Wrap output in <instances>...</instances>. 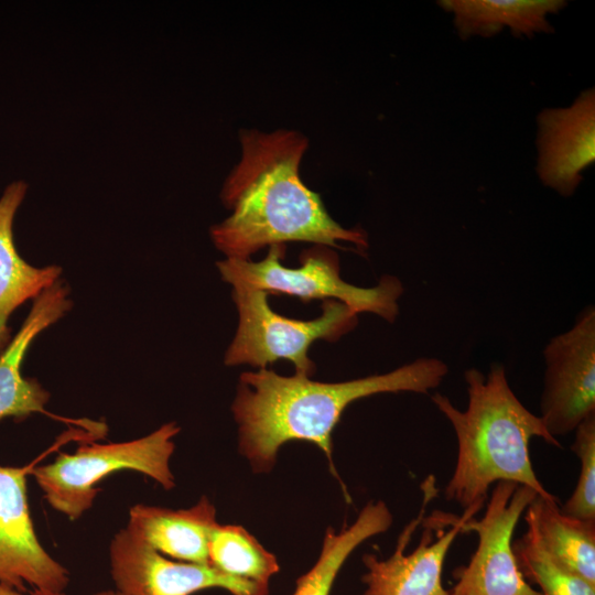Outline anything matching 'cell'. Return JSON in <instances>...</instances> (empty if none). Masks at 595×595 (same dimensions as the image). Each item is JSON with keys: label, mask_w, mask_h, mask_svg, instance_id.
Listing matches in <instances>:
<instances>
[{"label": "cell", "mask_w": 595, "mask_h": 595, "mask_svg": "<svg viewBox=\"0 0 595 595\" xmlns=\"http://www.w3.org/2000/svg\"><path fill=\"white\" fill-rule=\"evenodd\" d=\"M241 155L227 175L220 198L231 214L209 228L214 246L228 259L248 260L264 247L303 241L368 248L367 232L344 228L328 214L318 193L301 178L309 139L294 129H241Z\"/></svg>", "instance_id": "obj_1"}, {"label": "cell", "mask_w": 595, "mask_h": 595, "mask_svg": "<svg viewBox=\"0 0 595 595\" xmlns=\"http://www.w3.org/2000/svg\"><path fill=\"white\" fill-rule=\"evenodd\" d=\"M448 372L437 358L422 357L390 372L342 382L281 376L268 368L241 372L231 411L239 451L257 473L269 472L286 442L306 441L325 453L332 472V433L354 401L386 392L429 393Z\"/></svg>", "instance_id": "obj_2"}, {"label": "cell", "mask_w": 595, "mask_h": 595, "mask_svg": "<svg viewBox=\"0 0 595 595\" xmlns=\"http://www.w3.org/2000/svg\"><path fill=\"white\" fill-rule=\"evenodd\" d=\"M468 403L457 409L441 393L432 402L452 424L457 456L445 486L447 501L466 509L486 502L488 489L498 482L528 486L539 496L556 499L538 479L530 457V441L541 437L561 447L539 415L530 412L509 386L505 367L493 365L487 376L475 368L464 374Z\"/></svg>", "instance_id": "obj_3"}, {"label": "cell", "mask_w": 595, "mask_h": 595, "mask_svg": "<svg viewBox=\"0 0 595 595\" xmlns=\"http://www.w3.org/2000/svg\"><path fill=\"white\" fill-rule=\"evenodd\" d=\"M285 245L269 247L260 261L224 259L216 262L221 279L232 288H251L268 294H285L303 302L336 300L355 313L368 312L393 323L399 314L398 301L403 292L401 281L385 275L372 288L347 283L340 277L338 255L333 248L313 245L300 255L301 266L282 264Z\"/></svg>", "instance_id": "obj_4"}, {"label": "cell", "mask_w": 595, "mask_h": 595, "mask_svg": "<svg viewBox=\"0 0 595 595\" xmlns=\"http://www.w3.org/2000/svg\"><path fill=\"white\" fill-rule=\"evenodd\" d=\"M180 431L175 422H167L132 441L84 444L73 454L60 453L52 463L32 467L30 474L54 510L77 520L93 507L100 491L97 484L119 470L139 472L172 489L170 459Z\"/></svg>", "instance_id": "obj_5"}, {"label": "cell", "mask_w": 595, "mask_h": 595, "mask_svg": "<svg viewBox=\"0 0 595 595\" xmlns=\"http://www.w3.org/2000/svg\"><path fill=\"white\" fill-rule=\"evenodd\" d=\"M268 295L258 289L232 288L238 326L225 353L226 366L246 364L260 369L284 359L293 364L296 375L311 377L315 372L311 345L320 339L336 342L358 323V314L336 300L323 301L316 318H289L270 307Z\"/></svg>", "instance_id": "obj_6"}, {"label": "cell", "mask_w": 595, "mask_h": 595, "mask_svg": "<svg viewBox=\"0 0 595 595\" xmlns=\"http://www.w3.org/2000/svg\"><path fill=\"white\" fill-rule=\"evenodd\" d=\"M537 495L528 486L495 484L483 518L463 526L462 533H477L478 544L468 564L453 572L450 595H542L523 577L512 550L516 526Z\"/></svg>", "instance_id": "obj_7"}, {"label": "cell", "mask_w": 595, "mask_h": 595, "mask_svg": "<svg viewBox=\"0 0 595 595\" xmlns=\"http://www.w3.org/2000/svg\"><path fill=\"white\" fill-rule=\"evenodd\" d=\"M423 499L419 513L400 533L393 553L381 560L374 554L363 558L366 573L361 581L366 585L363 595H450L442 584V572L446 554L464 523L482 510L485 502H476L461 517L444 513L450 524L447 531L441 528L425 527L416 548L407 553L411 538L425 517L428 505L437 495L435 478L430 475L421 485Z\"/></svg>", "instance_id": "obj_8"}, {"label": "cell", "mask_w": 595, "mask_h": 595, "mask_svg": "<svg viewBox=\"0 0 595 595\" xmlns=\"http://www.w3.org/2000/svg\"><path fill=\"white\" fill-rule=\"evenodd\" d=\"M545 372L539 415L549 433L573 432L595 414V311L588 306L574 325L543 350Z\"/></svg>", "instance_id": "obj_9"}, {"label": "cell", "mask_w": 595, "mask_h": 595, "mask_svg": "<svg viewBox=\"0 0 595 595\" xmlns=\"http://www.w3.org/2000/svg\"><path fill=\"white\" fill-rule=\"evenodd\" d=\"M110 575L125 595H192L223 588L231 595H268L269 587L226 575L208 564L172 561L128 527L109 545Z\"/></svg>", "instance_id": "obj_10"}, {"label": "cell", "mask_w": 595, "mask_h": 595, "mask_svg": "<svg viewBox=\"0 0 595 595\" xmlns=\"http://www.w3.org/2000/svg\"><path fill=\"white\" fill-rule=\"evenodd\" d=\"M32 466H0V583L26 592H64L69 583L65 566L37 540L26 498Z\"/></svg>", "instance_id": "obj_11"}, {"label": "cell", "mask_w": 595, "mask_h": 595, "mask_svg": "<svg viewBox=\"0 0 595 595\" xmlns=\"http://www.w3.org/2000/svg\"><path fill=\"white\" fill-rule=\"evenodd\" d=\"M537 123V174L545 186L571 196L595 161L594 88L582 91L570 107L542 110Z\"/></svg>", "instance_id": "obj_12"}, {"label": "cell", "mask_w": 595, "mask_h": 595, "mask_svg": "<svg viewBox=\"0 0 595 595\" xmlns=\"http://www.w3.org/2000/svg\"><path fill=\"white\" fill-rule=\"evenodd\" d=\"M73 307L71 288L58 279L32 302L20 329L0 355V420L44 413L50 392L35 378L22 375L25 354L34 339Z\"/></svg>", "instance_id": "obj_13"}, {"label": "cell", "mask_w": 595, "mask_h": 595, "mask_svg": "<svg viewBox=\"0 0 595 595\" xmlns=\"http://www.w3.org/2000/svg\"><path fill=\"white\" fill-rule=\"evenodd\" d=\"M217 524L214 505L202 497L188 509L134 505L127 527L164 556L208 564L209 540Z\"/></svg>", "instance_id": "obj_14"}, {"label": "cell", "mask_w": 595, "mask_h": 595, "mask_svg": "<svg viewBox=\"0 0 595 595\" xmlns=\"http://www.w3.org/2000/svg\"><path fill=\"white\" fill-rule=\"evenodd\" d=\"M26 190L24 181H14L0 197V355L13 337L8 326L10 315L28 300L33 301L62 275L60 266L34 267L17 249L13 223Z\"/></svg>", "instance_id": "obj_15"}, {"label": "cell", "mask_w": 595, "mask_h": 595, "mask_svg": "<svg viewBox=\"0 0 595 595\" xmlns=\"http://www.w3.org/2000/svg\"><path fill=\"white\" fill-rule=\"evenodd\" d=\"M441 8L454 17L458 35L466 40L478 35L490 37L504 28L515 36L532 37L552 33L548 15L562 10L563 0H442Z\"/></svg>", "instance_id": "obj_16"}, {"label": "cell", "mask_w": 595, "mask_h": 595, "mask_svg": "<svg viewBox=\"0 0 595 595\" xmlns=\"http://www.w3.org/2000/svg\"><path fill=\"white\" fill-rule=\"evenodd\" d=\"M524 521L560 565L595 586V521L566 516L558 498L539 495L527 507Z\"/></svg>", "instance_id": "obj_17"}, {"label": "cell", "mask_w": 595, "mask_h": 595, "mask_svg": "<svg viewBox=\"0 0 595 595\" xmlns=\"http://www.w3.org/2000/svg\"><path fill=\"white\" fill-rule=\"evenodd\" d=\"M392 515L381 501H369L356 520L336 532L327 529L320 556L312 569L296 580L293 595H329L335 578L351 552L367 539L387 531Z\"/></svg>", "instance_id": "obj_18"}, {"label": "cell", "mask_w": 595, "mask_h": 595, "mask_svg": "<svg viewBox=\"0 0 595 595\" xmlns=\"http://www.w3.org/2000/svg\"><path fill=\"white\" fill-rule=\"evenodd\" d=\"M208 563L221 573L269 587L279 570L275 556L245 528L217 524L210 536Z\"/></svg>", "instance_id": "obj_19"}, {"label": "cell", "mask_w": 595, "mask_h": 595, "mask_svg": "<svg viewBox=\"0 0 595 595\" xmlns=\"http://www.w3.org/2000/svg\"><path fill=\"white\" fill-rule=\"evenodd\" d=\"M512 550L523 577L536 583L542 595H595V586L560 565L529 527Z\"/></svg>", "instance_id": "obj_20"}, {"label": "cell", "mask_w": 595, "mask_h": 595, "mask_svg": "<svg viewBox=\"0 0 595 595\" xmlns=\"http://www.w3.org/2000/svg\"><path fill=\"white\" fill-rule=\"evenodd\" d=\"M572 451L580 459L576 487L561 511L570 517L595 521V414L574 430Z\"/></svg>", "instance_id": "obj_21"}, {"label": "cell", "mask_w": 595, "mask_h": 595, "mask_svg": "<svg viewBox=\"0 0 595 595\" xmlns=\"http://www.w3.org/2000/svg\"><path fill=\"white\" fill-rule=\"evenodd\" d=\"M0 595H65L64 592L52 589L35 588L31 591H20L14 587L0 583Z\"/></svg>", "instance_id": "obj_22"}, {"label": "cell", "mask_w": 595, "mask_h": 595, "mask_svg": "<svg viewBox=\"0 0 595 595\" xmlns=\"http://www.w3.org/2000/svg\"><path fill=\"white\" fill-rule=\"evenodd\" d=\"M93 595H125V594L117 589H105V591L97 592Z\"/></svg>", "instance_id": "obj_23"}]
</instances>
